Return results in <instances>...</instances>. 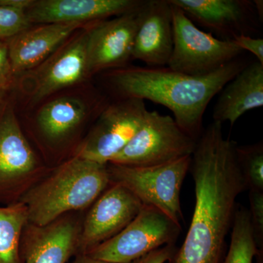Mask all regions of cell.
Listing matches in <instances>:
<instances>
[{
    "label": "cell",
    "mask_w": 263,
    "mask_h": 263,
    "mask_svg": "<svg viewBox=\"0 0 263 263\" xmlns=\"http://www.w3.org/2000/svg\"><path fill=\"white\" fill-rule=\"evenodd\" d=\"M191 160L192 156H189L152 167L111 163L107 166L110 183L122 185L138 197L143 205L156 208L181 224L183 216L180 194Z\"/></svg>",
    "instance_id": "cell-4"
},
{
    "label": "cell",
    "mask_w": 263,
    "mask_h": 263,
    "mask_svg": "<svg viewBox=\"0 0 263 263\" xmlns=\"http://www.w3.org/2000/svg\"><path fill=\"white\" fill-rule=\"evenodd\" d=\"M108 103L105 97L95 92L85 98L76 94L59 95L41 105L36 114V124L48 141H60L91 115L98 116Z\"/></svg>",
    "instance_id": "cell-15"
},
{
    "label": "cell",
    "mask_w": 263,
    "mask_h": 263,
    "mask_svg": "<svg viewBox=\"0 0 263 263\" xmlns=\"http://www.w3.org/2000/svg\"><path fill=\"white\" fill-rule=\"evenodd\" d=\"M233 42L242 50L248 51L263 65V39L261 37L240 34L233 38Z\"/></svg>",
    "instance_id": "cell-26"
},
{
    "label": "cell",
    "mask_w": 263,
    "mask_h": 263,
    "mask_svg": "<svg viewBox=\"0 0 263 263\" xmlns=\"http://www.w3.org/2000/svg\"><path fill=\"white\" fill-rule=\"evenodd\" d=\"M70 263H110L100 259L93 258L87 254H81Z\"/></svg>",
    "instance_id": "cell-29"
},
{
    "label": "cell",
    "mask_w": 263,
    "mask_h": 263,
    "mask_svg": "<svg viewBox=\"0 0 263 263\" xmlns=\"http://www.w3.org/2000/svg\"><path fill=\"white\" fill-rule=\"evenodd\" d=\"M95 200L79 235L77 248L86 254L115 236L141 212L143 202L127 188L111 183Z\"/></svg>",
    "instance_id": "cell-11"
},
{
    "label": "cell",
    "mask_w": 263,
    "mask_h": 263,
    "mask_svg": "<svg viewBox=\"0 0 263 263\" xmlns=\"http://www.w3.org/2000/svg\"><path fill=\"white\" fill-rule=\"evenodd\" d=\"M87 26V62L89 77L122 68L132 60V51L141 16V8Z\"/></svg>",
    "instance_id": "cell-10"
},
{
    "label": "cell",
    "mask_w": 263,
    "mask_h": 263,
    "mask_svg": "<svg viewBox=\"0 0 263 263\" xmlns=\"http://www.w3.org/2000/svg\"><path fill=\"white\" fill-rule=\"evenodd\" d=\"M251 221L259 249H263V192L249 191Z\"/></svg>",
    "instance_id": "cell-24"
},
{
    "label": "cell",
    "mask_w": 263,
    "mask_h": 263,
    "mask_svg": "<svg viewBox=\"0 0 263 263\" xmlns=\"http://www.w3.org/2000/svg\"><path fill=\"white\" fill-rule=\"evenodd\" d=\"M34 0H0V5L25 10L32 6Z\"/></svg>",
    "instance_id": "cell-28"
},
{
    "label": "cell",
    "mask_w": 263,
    "mask_h": 263,
    "mask_svg": "<svg viewBox=\"0 0 263 263\" xmlns=\"http://www.w3.org/2000/svg\"><path fill=\"white\" fill-rule=\"evenodd\" d=\"M26 12L0 5V41H8L32 26Z\"/></svg>",
    "instance_id": "cell-23"
},
{
    "label": "cell",
    "mask_w": 263,
    "mask_h": 263,
    "mask_svg": "<svg viewBox=\"0 0 263 263\" xmlns=\"http://www.w3.org/2000/svg\"><path fill=\"white\" fill-rule=\"evenodd\" d=\"M87 26L74 33L41 65L21 76L22 91L31 105L89 79Z\"/></svg>",
    "instance_id": "cell-8"
},
{
    "label": "cell",
    "mask_w": 263,
    "mask_h": 263,
    "mask_svg": "<svg viewBox=\"0 0 263 263\" xmlns=\"http://www.w3.org/2000/svg\"><path fill=\"white\" fill-rule=\"evenodd\" d=\"M176 251L175 245H166L160 249H156L133 263H164L167 261L169 262Z\"/></svg>",
    "instance_id": "cell-27"
},
{
    "label": "cell",
    "mask_w": 263,
    "mask_h": 263,
    "mask_svg": "<svg viewBox=\"0 0 263 263\" xmlns=\"http://www.w3.org/2000/svg\"><path fill=\"white\" fill-rule=\"evenodd\" d=\"M237 144L214 122L202 131L192 155L190 171L195 204L182 245L169 263H220L233 227L237 198L247 190L236 154Z\"/></svg>",
    "instance_id": "cell-1"
},
{
    "label": "cell",
    "mask_w": 263,
    "mask_h": 263,
    "mask_svg": "<svg viewBox=\"0 0 263 263\" xmlns=\"http://www.w3.org/2000/svg\"><path fill=\"white\" fill-rule=\"evenodd\" d=\"M174 47L167 67L192 76H203L237 60L243 51L233 41L219 39L195 25L177 5L173 4Z\"/></svg>",
    "instance_id": "cell-5"
},
{
    "label": "cell",
    "mask_w": 263,
    "mask_h": 263,
    "mask_svg": "<svg viewBox=\"0 0 263 263\" xmlns=\"http://www.w3.org/2000/svg\"><path fill=\"white\" fill-rule=\"evenodd\" d=\"M37 161L13 109L0 119V193L32 173Z\"/></svg>",
    "instance_id": "cell-18"
},
{
    "label": "cell",
    "mask_w": 263,
    "mask_h": 263,
    "mask_svg": "<svg viewBox=\"0 0 263 263\" xmlns=\"http://www.w3.org/2000/svg\"><path fill=\"white\" fill-rule=\"evenodd\" d=\"M107 164L78 156L62 164L24 197L28 221L44 227L65 213L89 206L110 184Z\"/></svg>",
    "instance_id": "cell-3"
},
{
    "label": "cell",
    "mask_w": 263,
    "mask_h": 263,
    "mask_svg": "<svg viewBox=\"0 0 263 263\" xmlns=\"http://www.w3.org/2000/svg\"><path fill=\"white\" fill-rule=\"evenodd\" d=\"M86 25L81 23L36 24L8 40V55L15 77L41 65L74 33Z\"/></svg>",
    "instance_id": "cell-16"
},
{
    "label": "cell",
    "mask_w": 263,
    "mask_h": 263,
    "mask_svg": "<svg viewBox=\"0 0 263 263\" xmlns=\"http://www.w3.org/2000/svg\"><path fill=\"white\" fill-rule=\"evenodd\" d=\"M143 0H34L27 10L32 25L90 24L136 10Z\"/></svg>",
    "instance_id": "cell-13"
},
{
    "label": "cell",
    "mask_w": 263,
    "mask_h": 263,
    "mask_svg": "<svg viewBox=\"0 0 263 263\" xmlns=\"http://www.w3.org/2000/svg\"><path fill=\"white\" fill-rule=\"evenodd\" d=\"M237 158L249 191L263 192L262 143L236 147Z\"/></svg>",
    "instance_id": "cell-22"
},
{
    "label": "cell",
    "mask_w": 263,
    "mask_h": 263,
    "mask_svg": "<svg viewBox=\"0 0 263 263\" xmlns=\"http://www.w3.org/2000/svg\"><path fill=\"white\" fill-rule=\"evenodd\" d=\"M263 105V65L258 61L247 64L221 89L216 100L214 122H229L233 127L240 117Z\"/></svg>",
    "instance_id": "cell-17"
},
{
    "label": "cell",
    "mask_w": 263,
    "mask_h": 263,
    "mask_svg": "<svg viewBox=\"0 0 263 263\" xmlns=\"http://www.w3.org/2000/svg\"><path fill=\"white\" fill-rule=\"evenodd\" d=\"M247 65L237 59L203 76L186 75L167 66H126L104 72L103 79L118 99L149 100L168 108L179 127L197 141L208 105Z\"/></svg>",
    "instance_id": "cell-2"
},
{
    "label": "cell",
    "mask_w": 263,
    "mask_h": 263,
    "mask_svg": "<svg viewBox=\"0 0 263 263\" xmlns=\"http://www.w3.org/2000/svg\"><path fill=\"white\" fill-rule=\"evenodd\" d=\"M22 254L23 263H67L77 249L79 232L71 219L44 227L32 226Z\"/></svg>",
    "instance_id": "cell-19"
},
{
    "label": "cell",
    "mask_w": 263,
    "mask_h": 263,
    "mask_svg": "<svg viewBox=\"0 0 263 263\" xmlns=\"http://www.w3.org/2000/svg\"><path fill=\"white\" fill-rule=\"evenodd\" d=\"M173 47L172 5L169 0H145L132 60H141L147 67H166Z\"/></svg>",
    "instance_id": "cell-14"
},
{
    "label": "cell",
    "mask_w": 263,
    "mask_h": 263,
    "mask_svg": "<svg viewBox=\"0 0 263 263\" xmlns=\"http://www.w3.org/2000/svg\"><path fill=\"white\" fill-rule=\"evenodd\" d=\"M257 263H263V253L262 251H259V253L257 254Z\"/></svg>",
    "instance_id": "cell-30"
},
{
    "label": "cell",
    "mask_w": 263,
    "mask_h": 263,
    "mask_svg": "<svg viewBox=\"0 0 263 263\" xmlns=\"http://www.w3.org/2000/svg\"><path fill=\"white\" fill-rule=\"evenodd\" d=\"M27 221L28 213L23 202L0 206V263H23L20 241Z\"/></svg>",
    "instance_id": "cell-20"
},
{
    "label": "cell",
    "mask_w": 263,
    "mask_h": 263,
    "mask_svg": "<svg viewBox=\"0 0 263 263\" xmlns=\"http://www.w3.org/2000/svg\"><path fill=\"white\" fill-rule=\"evenodd\" d=\"M259 251L262 250L257 247L249 209L238 205L232 227L230 248L222 263H253Z\"/></svg>",
    "instance_id": "cell-21"
},
{
    "label": "cell",
    "mask_w": 263,
    "mask_h": 263,
    "mask_svg": "<svg viewBox=\"0 0 263 263\" xmlns=\"http://www.w3.org/2000/svg\"><path fill=\"white\" fill-rule=\"evenodd\" d=\"M197 142L171 116L148 110L139 130L109 163L133 167L171 163L193 155Z\"/></svg>",
    "instance_id": "cell-6"
},
{
    "label": "cell",
    "mask_w": 263,
    "mask_h": 263,
    "mask_svg": "<svg viewBox=\"0 0 263 263\" xmlns=\"http://www.w3.org/2000/svg\"><path fill=\"white\" fill-rule=\"evenodd\" d=\"M15 78L10 64L7 42L0 41V101L13 84Z\"/></svg>",
    "instance_id": "cell-25"
},
{
    "label": "cell",
    "mask_w": 263,
    "mask_h": 263,
    "mask_svg": "<svg viewBox=\"0 0 263 263\" xmlns=\"http://www.w3.org/2000/svg\"><path fill=\"white\" fill-rule=\"evenodd\" d=\"M191 19L214 33L233 41L240 34L255 37L260 19L249 0H170Z\"/></svg>",
    "instance_id": "cell-12"
},
{
    "label": "cell",
    "mask_w": 263,
    "mask_h": 263,
    "mask_svg": "<svg viewBox=\"0 0 263 263\" xmlns=\"http://www.w3.org/2000/svg\"><path fill=\"white\" fill-rule=\"evenodd\" d=\"M181 230V224L164 213L143 205L124 229L86 254L105 262L133 263L156 249L175 245Z\"/></svg>",
    "instance_id": "cell-7"
},
{
    "label": "cell",
    "mask_w": 263,
    "mask_h": 263,
    "mask_svg": "<svg viewBox=\"0 0 263 263\" xmlns=\"http://www.w3.org/2000/svg\"><path fill=\"white\" fill-rule=\"evenodd\" d=\"M148 111L144 100L118 99L100 112L92 129L78 150V157L108 164L127 146Z\"/></svg>",
    "instance_id": "cell-9"
}]
</instances>
